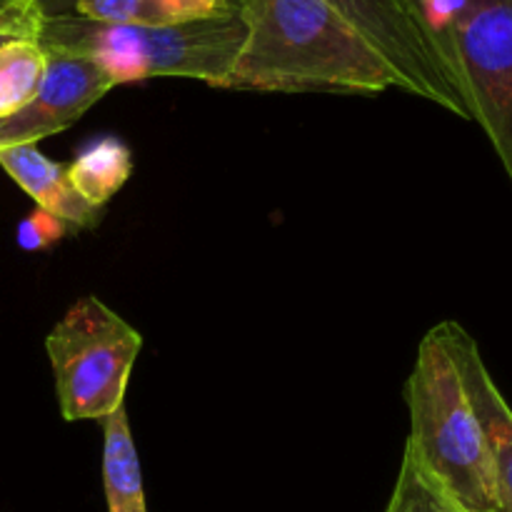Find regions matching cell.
Returning <instances> with one entry per match:
<instances>
[{
  "label": "cell",
  "mask_w": 512,
  "mask_h": 512,
  "mask_svg": "<svg viewBox=\"0 0 512 512\" xmlns=\"http://www.w3.org/2000/svg\"><path fill=\"white\" fill-rule=\"evenodd\" d=\"M245 40L225 88L380 95L400 75L328 0H240Z\"/></svg>",
  "instance_id": "cell-1"
},
{
  "label": "cell",
  "mask_w": 512,
  "mask_h": 512,
  "mask_svg": "<svg viewBox=\"0 0 512 512\" xmlns=\"http://www.w3.org/2000/svg\"><path fill=\"white\" fill-rule=\"evenodd\" d=\"M410 435L405 448L463 512H503L493 455L475 415L443 323L420 340L405 383Z\"/></svg>",
  "instance_id": "cell-2"
},
{
  "label": "cell",
  "mask_w": 512,
  "mask_h": 512,
  "mask_svg": "<svg viewBox=\"0 0 512 512\" xmlns=\"http://www.w3.org/2000/svg\"><path fill=\"white\" fill-rule=\"evenodd\" d=\"M40 45L93 60L115 85L145 78H193L225 88L245 40L243 15L178 25L95 23L75 13H50Z\"/></svg>",
  "instance_id": "cell-3"
},
{
  "label": "cell",
  "mask_w": 512,
  "mask_h": 512,
  "mask_svg": "<svg viewBox=\"0 0 512 512\" xmlns=\"http://www.w3.org/2000/svg\"><path fill=\"white\" fill-rule=\"evenodd\" d=\"M512 183V0H415Z\"/></svg>",
  "instance_id": "cell-4"
},
{
  "label": "cell",
  "mask_w": 512,
  "mask_h": 512,
  "mask_svg": "<svg viewBox=\"0 0 512 512\" xmlns=\"http://www.w3.org/2000/svg\"><path fill=\"white\" fill-rule=\"evenodd\" d=\"M143 335L95 295L75 300L45 338L65 423L105 420L125 408Z\"/></svg>",
  "instance_id": "cell-5"
},
{
  "label": "cell",
  "mask_w": 512,
  "mask_h": 512,
  "mask_svg": "<svg viewBox=\"0 0 512 512\" xmlns=\"http://www.w3.org/2000/svg\"><path fill=\"white\" fill-rule=\"evenodd\" d=\"M343 13L403 80L405 93L470 120L460 85L420 20L415 0H328Z\"/></svg>",
  "instance_id": "cell-6"
},
{
  "label": "cell",
  "mask_w": 512,
  "mask_h": 512,
  "mask_svg": "<svg viewBox=\"0 0 512 512\" xmlns=\"http://www.w3.org/2000/svg\"><path fill=\"white\" fill-rule=\"evenodd\" d=\"M43 48L48 63L38 93L18 113L0 120V150L13 145H38V140L70 128L110 88H115L113 80L93 60L63 48Z\"/></svg>",
  "instance_id": "cell-7"
},
{
  "label": "cell",
  "mask_w": 512,
  "mask_h": 512,
  "mask_svg": "<svg viewBox=\"0 0 512 512\" xmlns=\"http://www.w3.org/2000/svg\"><path fill=\"white\" fill-rule=\"evenodd\" d=\"M443 330L493 455L500 510L512 512V408L495 385L473 335L455 320H445Z\"/></svg>",
  "instance_id": "cell-8"
},
{
  "label": "cell",
  "mask_w": 512,
  "mask_h": 512,
  "mask_svg": "<svg viewBox=\"0 0 512 512\" xmlns=\"http://www.w3.org/2000/svg\"><path fill=\"white\" fill-rule=\"evenodd\" d=\"M0 168L35 200V208L80 230L98 228L103 210L85 203L68 183L65 165L55 163L38 150V145H13L0 150Z\"/></svg>",
  "instance_id": "cell-9"
},
{
  "label": "cell",
  "mask_w": 512,
  "mask_h": 512,
  "mask_svg": "<svg viewBox=\"0 0 512 512\" xmlns=\"http://www.w3.org/2000/svg\"><path fill=\"white\" fill-rule=\"evenodd\" d=\"M68 8L95 23L178 25L240 13V0H68Z\"/></svg>",
  "instance_id": "cell-10"
},
{
  "label": "cell",
  "mask_w": 512,
  "mask_h": 512,
  "mask_svg": "<svg viewBox=\"0 0 512 512\" xmlns=\"http://www.w3.org/2000/svg\"><path fill=\"white\" fill-rule=\"evenodd\" d=\"M103 488L108 512H150L125 408L103 420Z\"/></svg>",
  "instance_id": "cell-11"
},
{
  "label": "cell",
  "mask_w": 512,
  "mask_h": 512,
  "mask_svg": "<svg viewBox=\"0 0 512 512\" xmlns=\"http://www.w3.org/2000/svg\"><path fill=\"white\" fill-rule=\"evenodd\" d=\"M68 183L93 208L103 210L133 175V153L115 135L90 140L65 165Z\"/></svg>",
  "instance_id": "cell-12"
},
{
  "label": "cell",
  "mask_w": 512,
  "mask_h": 512,
  "mask_svg": "<svg viewBox=\"0 0 512 512\" xmlns=\"http://www.w3.org/2000/svg\"><path fill=\"white\" fill-rule=\"evenodd\" d=\"M48 55L38 38H10L0 45V120L33 100L45 75Z\"/></svg>",
  "instance_id": "cell-13"
},
{
  "label": "cell",
  "mask_w": 512,
  "mask_h": 512,
  "mask_svg": "<svg viewBox=\"0 0 512 512\" xmlns=\"http://www.w3.org/2000/svg\"><path fill=\"white\" fill-rule=\"evenodd\" d=\"M385 512H463L445 490L430 478L423 465L415 460L410 448L403 450L398 478H395L393 493H390Z\"/></svg>",
  "instance_id": "cell-14"
},
{
  "label": "cell",
  "mask_w": 512,
  "mask_h": 512,
  "mask_svg": "<svg viewBox=\"0 0 512 512\" xmlns=\"http://www.w3.org/2000/svg\"><path fill=\"white\" fill-rule=\"evenodd\" d=\"M68 228V223H63L60 218L50 215L48 210L33 208L18 223L15 240H18V248L25 250V253H43V250L60 243V240L68 235Z\"/></svg>",
  "instance_id": "cell-15"
},
{
  "label": "cell",
  "mask_w": 512,
  "mask_h": 512,
  "mask_svg": "<svg viewBox=\"0 0 512 512\" xmlns=\"http://www.w3.org/2000/svg\"><path fill=\"white\" fill-rule=\"evenodd\" d=\"M43 5L45 15L50 13H63V8H68V0H38Z\"/></svg>",
  "instance_id": "cell-16"
},
{
  "label": "cell",
  "mask_w": 512,
  "mask_h": 512,
  "mask_svg": "<svg viewBox=\"0 0 512 512\" xmlns=\"http://www.w3.org/2000/svg\"><path fill=\"white\" fill-rule=\"evenodd\" d=\"M10 38H18V35H10V33H3V30H0V45H3L5 40H10Z\"/></svg>",
  "instance_id": "cell-17"
}]
</instances>
